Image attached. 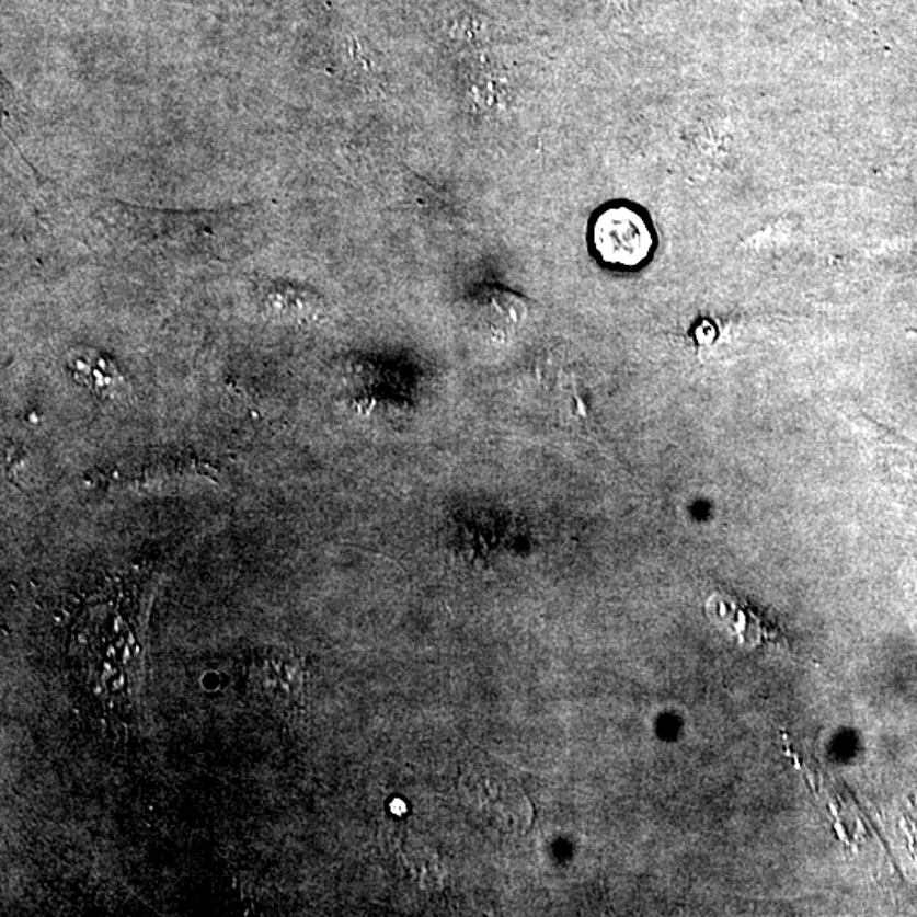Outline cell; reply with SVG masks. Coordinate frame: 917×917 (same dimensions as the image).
I'll list each match as a JSON object with an SVG mask.
<instances>
[{"instance_id":"1","label":"cell","mask_w":917,"mask_h":917,"mask_svg":"<svg viewBox=\"0 0 917 917\" xmlns=\"http://www.w3.org/2000/svg\"><path fill=\"white\" fill-rule=\"evenodd\" d=\"M264 211L255 206L223 209V211H167L141 208L122 200L102 203L95 215L102 223L119 233L138 238L141 242L208 243L237 237L238 231L252 225L255 215Z\"/></svg>"},{"instance_id":"2","label":"cell","mask_w":917,"mask_h":917,"mask_svg":"<svg viewBox=\"0 0 917 917\" xmlns=\"http://www.w3.org/2000/svg\"><path fill=\"white\" fill-rule=\"evenodd\" d=\"M595 245L608 264L634 267L651 250V234L641 216L629 209H610L598 218Z\"/></svg>"},{"instance_id":"3","label":"cell","mask_w":917,"mask_h":917,"mask_svg":"<svg viewBox=\"0 0 917 917\" xmlns=\"http://www.w3.org/2000/svg\"><path fill=\"white\" fill-rule=\"evenodd\" d=\"M474 317L488 335L496 340L509 339L524 325L529 308L520 296L493 287L475 298Z\"/></svg>"},{"instance_id":"4","label":"cell","mask_w":917,"mask_h":917,"mask_svg":"<svg viewBox=\"0 0 917 917\" xmlns=\"http://www.w3.org/2000/svg\"><path fill=\"white\" fill-rule=\"evenodd\" d=\"M70 366L73 367L77 378L83 379V382L94 389L95 393H107V391L113 393V389H116L119 382L117 370H114L102 357H92L89 354L77 355Z\"/></svg>"}]
</instances>
